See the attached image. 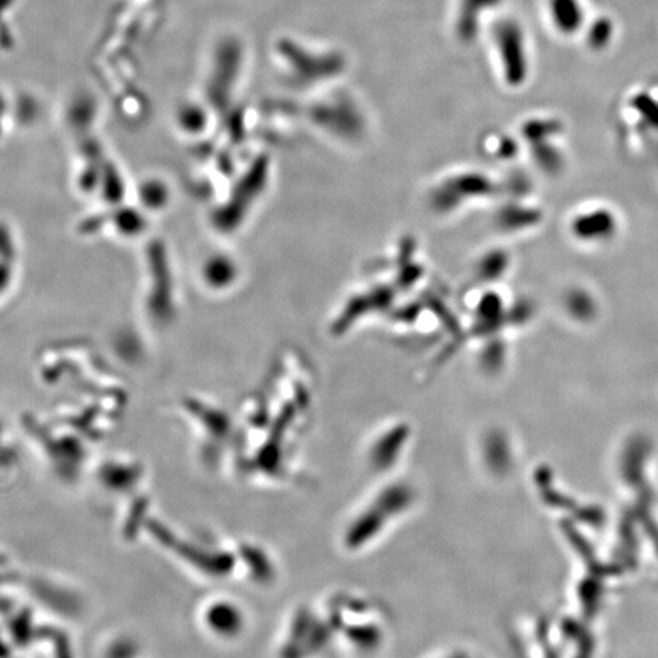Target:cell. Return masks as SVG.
I'll return each instance as SVG.
<instances>
[{"label":"cell","mask_w":658,"mask_h":658,"mask_svg":"<svg viewBox=\"0 0 658 658\" xmlns=\"http://www.w3.org/2000/svg\"><path fill=\"white\" fill-rule=\"evenodd\" d=\"M614 230V218L607 211H598L595 214L582 218V232L584 237L601 238L608 237Z\"/></svg>","instance_id":"1"},{"label":"cell","mask_w":658,"mask_h":658,"mask_svg":"<svg viewBox=\"0 0 658 658\" xmlns=\"http://www.w3.org/2000/svg\"><path fill=\"white\" fill-rule=\"evenodd\" d=\"M553 14L559 28L566 32L575 31L581 23V10L576 0H553Z\"/></svg>","instance_id":"2"}]
</instances>
